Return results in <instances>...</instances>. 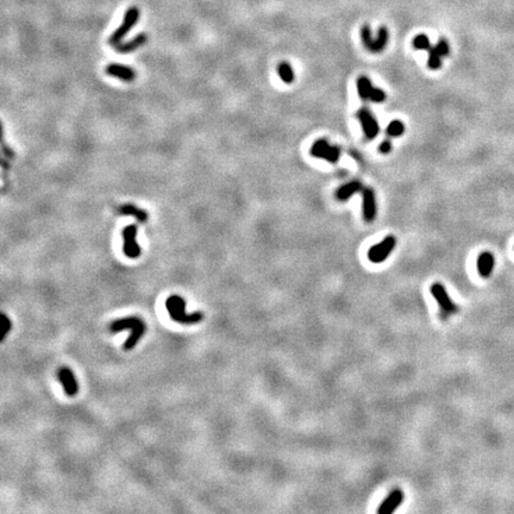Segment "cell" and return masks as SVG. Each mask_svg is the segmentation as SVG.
Returning <instances> with one entry per match:
<instances>
[{
	"mask_svg": "<svg viewBox=\"0 0 514 514\" xmlns=\"http://www.w3.org/2000/svg\"><path fill=\"white\" fill-rule=\"evenodd\" d=\"M130 329L131 333L130 337L128 338L127 341L123 346V349L125 351H130L134 349V348L137 346L138 340L143 337L145 332V324L143 320H141L137 317H128V318H122V319L115 320L110 324V331L111 333H117L121 332L123 330Z\"/></svg>",
	"mask_w": 514,
	"mask_h": 514,
	"instance_id": "obj_1",
	"label": "cell"
},
{
	"mask_svg": "<svg viewBox=\"0 0 514 514\" xmlns=\"http://www.w3.org/2000/svg\"><path fill=\"white\" fill-rule=\"evenodd\" d=\"M165 307H167L169 316L177 323L192 325L204 319V314L201 312L186 313V301L180 295H170L165 301Z\"/></svg>",
	"mask_w": 514,
	"mask_h": 514,
	"instance_id": "obj_2",
	"label": "cell"
},
{
	"mask_svg": "<svg viewBox=\"0 0 514 514\" xmlns=\"http://www.w3.org/2000/svg\"><path fill=\"white\" fill-rule=\"evenodd\" d=\"M138 19H139L138 8H136V6L129 8L128 11L125 12L122 24L118 26V29L116 30L113 34L110 36V38H108V43H110L113 48L116 45L121 44L123 39L125 38V36H127L129 32H130V30L137 24Z\"/></svg>",
	"mask_w": 514,
	"mask_h": 514,
	"instance_id": "obj_3",
	"label": "cell"
},
{
	"mask_svg": "<svg viewBox=\"0 0 514 514\" xmlns=\"http://www.w3.org/2000/svg\"><path fill=\"white\" fill-rule=\"evenodd\" d=\"M361 37H362V41L368 48V50L371 52H380L383 50L388 42V30L386 26H381L377 37L373 38L369 26L363 25L361 29Z\"/></svg>",
	"mask_w": 514,
	"mask_h": 514,
	"instance_id": "obj_4",
	"label": "cell"
},
{
	"mask_svg": "<svg viewBox=\"0 0 514 514\" xmlns=\"http://www.w3.org/2000/svg\"><path fill=\"white\" fill-rule=\"evenodd\" d=\"M123 251L129 258H137L141 255V248L136 241L137 237V225L131 224L123 229Z\"/></svg>",
	"mask_w": 514,
	"mask_h": 514,
	"instance_id": "obj_5",
	"label": "cell"
},
{
	"mask_svg": "<svg viewBox=\"0 0 514 514\" xmlns=\"http://www.w3.org/2000/svg\"><path fill=\"white\" fill-rule=\"evenodd\" d=\"M396 244V240L394 236H387L381 243L374 245L368 251V258L373 263H381L388 257L392 251L394 250Z\"/></svg>",
	"mask_w": 514,
	"mask_h": 514,
	"instance_id": "obj_6",
	"label": "cell"
},
{
	"mask_svg": "<svg viewBox=\"0 0 514 514\" xmlns=\"http://www.w3.org/2000/svg\"><path fill=\"white\" fill-rule=\"evenodd\" d=\"M311 154L314 157L324 158L329 162H337L340 155V149L336 145H330L326 139H318L311 148Z\"/></svg>",
	"mask_w": 514,
	"mask_h": 514,
	"instance_id": "obj_7",
	"label": "cell"
},
{
	"mask_svg": "<svg viewBox=\"0 0 514 514\" xmlns=\"http://www.w3.org/2000/svg\"><path fill=\"white\" fill-rule=\"evenodd\" d=\"M431 294H432V297L436 299L444 312L449 314H455L459 312V306L451 300V298L449 297V294H447V292L442 283L434 282L431 286Z\"/></svg>",
	"mask_w": 514,
	"mask_h": 514,
	"instance_id": "obj_8",
	"label": "cell"
},
{
	"mask_svg": "<svg viewBox=\"0 0 514 514\" xmlns=\"http://www.w3.org/2000/svg\"><path fill=\"white\" fill-rule=\"evenodd\" d=\"M58 379L64 387L65 393L68 396H74L79 392V384L73 371L67 367L60 368L58 371Z\"/></svg>",
	"mask_w": 514,
	"mask_h": 514,
	"instance_id": "obj_9",
	"label": "cell"
},
{
	"mask_svg": "<svg viewBox=\"0 0 514 514\" xmlns=\"http://www.w3.org/2000/svg\"><path fill=\"white\" fill-rule=\"evenodd\" d=\"M405 494L401 489H394L393 492L389 493L386 499L381 502L377 513L379 514H392L401 503L404 502Z\"/></svg>",
	"mask_w": 514,
	"mask_h": 514,
	"instance_id": "obj_10",
	"label": "cell"
},
{
	"mask_svg": "<svg viewBox=\"0 0 514 514\" xmlns=\"http://www.w3.org/2000/svg\"><path fill=\"white\" fill-rule=\"evenodd\" d=\"M357 117L360 119L361 124H362V128L367 138L368 139L375 138L377 134H379V124H377L376 119L373 117V115H371L367 108H362V110L358 111Z\"/></svg>",
	"mask_w": 514,
	"mask_h": 514,
	"instance_id": "obj_11",
	"label": "cell"
},
{
	"mask_svg": "<svg viewBox=\"0 0 514 514\" xmlns=\"http://www.w3.org/2000/svg\"><path fill=\"white\" fill-rule=\"evenodd\" d=\"M106 74L110 76H113V78H117L119 80L125 81V82H131L135 80L136 78V72L134 69L129 67V66L119 65V64H111L108 65L105 69Z\"/></svg>",
	"mask_w": 514,
	"mask_h": 514,
	"instance_id": "obj_12",
	"label": "cell"
},
{
	"mask_svg": "<svg viewBox=\"0 0 514 514\" xmlns=\"http://www.w3.org/2000/svg\"><path fill=\"white\" fill-rule=\"evenodd\" d=\"M363 215L367 221H373L376 215V200L375 193L371 188H363Z\"/></svg>",
	"mask_w": 514,
	"mask_h": 514,
	"instance_id": "obj_13",
	"label": "cell"
},
{
	"mask_svg": "<svg viewBox=\"0 0 514 514\" xmlns=\"http://www.w3.org/2000/svg\"><path fill=\"white\" fill-rule=\"evenodd\" d=\"M494 263H495V260H494V256L492 253H482L479 256V260H477V269H479V273L482 277H489L490 274L494 269Z\"/></svg>",
	"mask_w": 514,
	"mask_h": 514,
	"instance_id": "obj_14",
	"label": "cell"
},
{
	"mask_svg": "<svg viewBox=\"0 0 514 514\" xmlns=\"http://www.w3.org/2000/svg\"><path fill=\"white\" fill-rule=\"evenodd\" d=\"M148 41V36L145 34H139L136 36L135 38L130 39L129 42H124V43H121V44L116 45L115 49L117 50L118 52H121V54H128V52H131V51H135L136 49H138L139 46L144 45L145 43H147Z\"/></svg>",
	"mask_w": 514,
	"mask_h": 514,
	"instance_id": "obj_15",
	"label": "cell"
},
{
	"mask_svg": "<svg viewBox=\"0 0 514 514\" xmlns=\"http://www.w3.org/2000/svg\"><path fill=\"white\" fill-rule=\"evenodd\" d=\"M118 212L123 215H134V217L139 221V223H147L149 219V214L147 213V212H145L144 210H142V208L135 206V205H132V204L122 205V206L119 207Z\"/></svg>",
	"mask_w": 514,
	"mask_h": 514,
	"instance_id": "obj_16",
	"label": "cell"
},
{
	"mask_svg": "<svg viewBox=\"0 0 514 514\" xmlns=\"http://www.w3.org/2000/svg\"><path fill=\"white\" fill-rule=\"evenodd\" d=\"M363 188H364L363 185L361 184L360 181L349 182V184L341 186L339 190L337 191V198L339 199V200H347V199H349L353 194L362 191Z\"/></svg>",
	"mask_w": 514,
	"mask_h": 514,
	"instance_id": "obj_17",
	"label": "cell"
},
{
	"mask_svg": "<svg viewBox=\"0 0 514 514\" xmlns=\"http://www.w3.org/2000/svg\"><path fill=\"white\" fill-rule=\"evenodd\" d=\"M373 85H371L370 80L368 78H366V76H361L360 79H358L357 81V89H358V94H360L361 99H363V100H368V99H370V93L371 91H373Z\"/></svg>",
	"mask_w": 514,
	"mask_h": 514,
	"instance_id": "obj_18",
	"label": "cell"
},
{
	"mask_svg": "<svg viewBox=\"0 0 514 514\" xmlns=\"http://www.w3.org/2000/svg\"><path fill=\"white\" fill-rule=\"evenodd\" d=\"M278 74H280L281 80L286 84H292L294 81V73L293 69H292L291 65L287 64V62H282V64L278 65Z\"/></svg>",
	"mask_w": 514,
	"mask_h": 514,
	"instance_id": "obj_19",
	"label": "cell"
},
{
	"mask_svg": "<svg viewBox=\"0 0 514 514\" xmlns=\"http://www.w3.org/2000/svg\"><path fill=\"white\" fill-rule=\"evenodd\" d=\"M442 56H440L438 52H437L434 46H431L429 50V61H427V65L431 69L436 71V69L440 68V65H442Z\"/></svg>",
	"mask_w": 514,
	"mask_h": 514,
	"instance_id": "obj_20",
	"label": "cell"
},
{
	"mask_svg": "<svg viewBox=\"0 0 514 514\" xmlns=\"http://www.w3.org/2000/svg\"><path fill=\"white\" fill-rule=\"evenodd\" d=\"M404 131H405V127H404L403 122H400V121L392 122L387 128V135L390 136V137H399V136L404 134Z\"/></svg>",
	"mask_w": 514,
	"mask_h": 514,
	"instance_id": "obj_21",
	"label": "cell"
},
{
	"mask_svg": "<svg viewBox=\"0 0 514 514\" xmlns=\"http://www.w3.org/2000/svg\"><path fill=\"white\" fill-rule=\"evenodd\" d=\"M413 45L414 48L418 49V50H426L429 51L431 49V44L429 38H427L426 35H418L413 39Z\"/></svg>",
	"mask_w": 514,
	"mask_h": 514,
	"instance_id": "obj_22",
	"label": "cell"
},
{
	"mask_svg": "<svg viewBox=\"0 0 514 514\" xmlns=\"http://www.w3.org/2000/svg\"><path fill=\"white\" fill-rule=\"evenodd\" d=\"M434 49H436L437 52L442 56H447L450 54V45H449V42L446 41V39L442 38L440 41L437 43L436 45H434Z\"/></svg>",
	"mask_w": 514,
	"mask_h": 514,
	"instance_id": "obj_23",
	"label": "cell"
},
{
	"mask_svg": "<svg viewBox=\"0 0 514 514\" xmlns=\"http://www.w3.org/2000/svg\"><path fill=\"white\" fill-rule=\"evenodd\" d=\"M2 319L4 320V324H3L2 331H0V333H2V336H0V340H4L5 337L8 336V333L10 332V330L12 329V323H11V320H10V318L6 316L5 313L2 314Z\"/></svg>",
	"mask_w": 514,
	"mask_h": 514,
	"instance_id": "obj_24",
	"label": "cell"
},
{
	"mask_svg": "<svg viewBox=\"0 0 514 514\" xmlns=\"http://www.w3.org/2000/svg\"><path fill=\"white\" fill-rule=\"evenodd\" d=\"M384 99H386V94H384L382 89L373 88V91L370 93V100L375 102H382Z\"/></svg>",
	"mask_w": 514,
	"mask_h": 514,
	"instance_id": "obj_25",
	"label": "cell"
},
{
	"mask_svg": "<svg viewBox=\"0 0 514 514\" xmlns=\"http://www.w3.org/2000/svg\"><path fill=\"white\" fill-rule=\"evenodd\" d=\"M379 150L382 152V154H388L390 150H392V142L389 141V139H386V141H383L382 143H381Z\"/></svg>",
	"mask_w": 514,
	"mask_h": 514,
	"instance_id": "obj_26",
	"label": "cell"
},
{
	"mask_svg": "<svg viewBox=\"0 0 514 514\" xmlns=\"http://www.w3.org/2000/svg\"><path fill=\"white\" fill-rule=\"evenodd\" d=\"M3 151H4V154L8 156L9 158H13L15 157V154H13L12 149H10L8 145L5 144V142H3Z\"/></svg>",
	"mask_w": 514,
	"mask_h": 514,
	"instance_id": "obj_27",
	"label": "cell"
}]
</instances>
